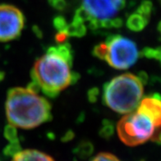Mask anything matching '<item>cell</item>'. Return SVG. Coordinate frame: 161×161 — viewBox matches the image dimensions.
Here are the masks:
<instances>
[{
	"label": "cell",
	"mask_w": 161,
	"mask_h": 161,
	"mask_svg": "<svg viewBox=\"0 0 161 161\" xmlns=\"http://www.w3.org/2000/svg\"><path fill=\"white\" fill-rule=\"evenodd\" d=\"M66 32L68 36L82 37L86 34V26L83 22L72 20V23L68 24Z\"/></svg>",
	"instance_id": "cell-11"
},
{
	"label": "cell",
	"mask_w": 161,
	"mask_h": 161,
	"mask_svg": "<svg viewBox=\"0 0 161 161\" xmlns=\"http://www.w3.org/2000/svg\"><path fill=\"white\" fill-rule=\"evenodd\" d=\"M12 161H54L53 159L45 153L37 150L21 151L13 156Z\"/></svg>",
	"instance_id": "cell-9"
},
{
	"label": "cell",
	"mask_w": 161,
	"mask_h": 161,
	"mask_svg": "<svg viewBox=\"0 0 161 161\" xmlns=\"http://www.w3.org/2000/svg\"><path fill=\"white\" fill-rule=\"evenodd\" d=\"M94 151V146L92 143L88 141H82L76 146L75 153L80 159H86L92 154Z\"/></svg>",
	"instance_id": "cell-12"
},
{
	"label": "cell",
	"mask_w": 161,
	"mask_h": 161,
	"mask_svg": "<svg viewBox=\"0 0 161 161\" xmlns=\"http://www.w3.org/2000/svg\"><path fill=\"white\" fill-rule=\"evenodd\" d=\"M153 10V3L150 0H144L142 1L140 6L138 7L136 13H140L142 16H144L145 17L150 19L151 17V13Z\"/></svg>",
	"instance_id": "cell-16"
},
{
	"label": "cell",
	"mask_w": 161,
	"mask_h": 161,
	"mask_svg": "<svg viewBox=\"0 0 161 161\" xmlns=\"http://www.w3.org/2000/svg\"><path fill=\"white\" fill-rule=\"evenodd\" d=\"M112 2L114 4L115 8L119 11L124 8L126 5V0H112Z\"/></svg>",
	"instance_id": "cell-26"
},
{
	"label": "cell",
	"mask_w": 161,
	"mask_h": 161,
	"mask_svg": "<svg viewBox=\"0 0 161 161\" xmlns=\"http://www.w3.org/2000/svg\"><path fill=\"white\" fill-rule=\"evenodd\" d=\"M5 110L9 124L24 129L38 127L52 118L49 101L27 87L9 90Z\"/></svg>",
	"instance_id": "cell-1"
},
{
	"label": "cell",
	"mask_w": 161,
	"mask_h": 161,
	"mask_svg": "<svg viewBox=\"0 0 161 161\" xmlns=\"http://www.w3.org/2000/svg\"><path fill=\"white\" fill-rule=\"evenodd\" d=\"M160 64H161V61H160Z\"/></svg>",
	"instance_id": "cell-33"
},
{
	"label": "cell",
	"mask_w": 161,
	"mask_h": 161,
	"mask_svg": "<svg viewBox=\"0 0 161 161\" xmlns=\"http://www.w3.org/2000/svg\"><path fill=\"white\" fill-rule=\"evenodd\" d=\"M68 37V36L67 34V32H58V34L55 36V39L57 42L63 43L67 40Z\"/></svg>",
	"instance_id": "cell-25"
},
{
	"label": "cell",
	"mask_w": 161,
	"mask_h": 161,
	"mask_svg": "<svg viewBox=\"0 0 161 161\" xmlns=\"http://www.w3.org/2000/svg\"><path fill=\"white\" fill-rule=\"evenodd\" d=\"M48 1H49V4H51V3H52L54 2L55 0H48Z\"/></svg>",
	"instance_id": "cell-31"
},
{
	"label": "cell",
	"mask_w": 161,
	"mask_h": 161,
	"mask_svg": "<svg viewBox=\"0 0 161 161\" xmlns=\"http://www.w3.org/2000/svg\"><path fill=\"white\" fill-rule=\"evenodd\" d=\"M143 84L137 76L124 73L115 76L103 87L104 103L119 114L133 112L143 96Z\"/></svg>",
	"instance_id": "cell-3"
},
{
	"label": "cell",
	"mask_w": 161,
	"mask_h": 161,
	"mask_svg": "<svg viewBox=\"0 0 161 161\" xmlns=\"http://www.w3.org/2000/svg\"><path fill=\"white\" fill-rule=\"evenodd\" d=\"M159 5H160V7H161V0H159Z\"/></svg>",
	"instance_id": "cell-32"
},
{
	"label": "cell",
	"mask_w": 161,
	"mask_h": 161,
	"mask_svg": "<svg viewBox=\"0 0 161 161\" xmlns=\"http://www.w3.org/2000/svg\"><path fill=\"white\" fill-rule=\"evenodd\" d=\"M142 56L147 58L149 59H155L161 61V46L151 48V47H146L142 51Z\"/></svg>",
	"instance_id": "cell-13"
},
{
	"label": "cell",
	"mask_w": 161,
	"mask_h": 161,
	"mask_svg": "<svg viewBox=\"0 0 161 161\" xmlns=\"http://www.w3.org/2000/svg\"><path fill=\"white\" fill-rule=\"evenodd\" d=\"M4 137L9 142H19L17 127L8 124L4 127Z\"/></svg>",
	"instance_id": "cell-17"
},
{
	"label": "cell",
	"mask_w": 161,
	"mask_h": 161,
	"mask_svg": "<svg viewBox=\"0 0 161 161\" xmlns=\"http://www.w3.org/2000/svg\"><path fill=\"white\" fill-rule=\"evenodd\" d=\"M136 111L148 117L153 122L155 128L161 126V100L153 96L143 98Z\"/></svg>",
	"instance_id": "cell-8"
},
{
	"label": "cell",
	"mask_w": 161,
	"mask_h": 161,
	"mask_svg": "<svg viewBox=\"0 0 161 161\" xmlns=\"http://www.w3.org/2000/svg\"><path fill=\"white\" fill-rule=\"evenodd\" d=\"M157 29H158V31L159 32V34L161 35V21H159V24H158V26H157Z\"/></svg>",
	"instance_id": "cell-29"
},
{
	"label": "cell",
	"mask_w": 161,
	"mask_h": 161,
	"mask_svg": "<svg viewBox=\"0 0 161 161\" xmlns=\"http://www.w3.org/2000/svg\"><path fill=\"white\" fill-rule=\"evenodd\" d=\"M73 136H74V134H73V132L72 131H68V132H66V134L64 136V137H63V141L64 142H68V141H70L72 140V138H73Z\"/></svg>",
	"instance_id": "cell-28"
},
{
	"label": "cell",
	"mask_w": 161,
	"mask_h": 161,
	"mask_svg": "<svg viewBox=\"0 0 161 161\" xmlns=\"http://www.w3.org/2000/svg\"><path fill=\"white\" fill-rule=\"evenodd\" d=\"M149 20L150 19L136 12L127 18V26L132 31H141L144 30L145 27L149 23Z\"/></svg>",
	"instance_id": "cell-10"
},
{
	"label": "cell",
	"mask_w": 161,
	"mask_h": 161,
	"mask_svg": "<svg viewBox=\"0 0 161 161\" xmlns=\"http://www.w3.org/2000/svg\"><path fill=\"white\" fill-rule=\"evenodd\" d=\"M53 25L54 28L58 31V32H66L68 24L64 17L57 16L53 19Z\"/></svg>",
	"instance_id": "cell-20"
},
{
	"label": "cell",
	"mask_w": 161,
	"mask_h": 161,
	"mask_svg": "<svg viewBox=\"0 0 161 161\" xmlns=\"http://www.w3.org/2000/svg\"><path fill=\"white\" fill-rule=\"evenodd\" d=\"M105 43L108 47L105 61L114 68L123 70L131 68L140 56L136 43L126 37L114 35Z\"/></svg>",
	"instance_id": "cell-5"
},
{
	"label": "cell",
	"mask_w": 161,
	"mask_h": 161,
	"mask_svg": "<svg viewBox=\"0 0 161 161\" xmlns=\"http://www.w3.org/2000/svg\"><path fill=\"white\" fill-rule=\"evenodd\" d=\"M99 94V91L96 88H92L90 90L89 93H88V98L91 102H96L97 100V96Z\"/></svg>",
	"instance_id": "cell-24"
},
{
	"label": "cell",
	"mask_w": 161,
	"mask_h": 161,
	"mask_svg": "<svg viewBox=\"0 0 161 161\" xmlns=\"http://www.w3.org/2000/svg\"><path fill=\"white\" fill-rule=\"evenodd\" d=\"M120 140L127 146H136L151 139L155 127L145 114L136 112L126 114L116 127Z\"/></svg>",
	"instance_id": "cell-4"
},
{
	"label": "cell",
	"mask_w": 161,
	"mask_h": 161,
	"mask_svg": "<svg viewBox=\"0 0 161 161\" xmlns=\"http://www.w3.org/2000/svg\"><path fill=\"white\" fill-rule=\"evenodd\" d=\"M91 161H120L114 155L110 153L102 152L94 157Z\"/></svg>",
	"instance_id": "cell-21"
},
{
	"label": "cell",
	"mask_w": 161,
	"mask_h": 161,
	"mask_svg": "<svg viewBox=\"0 0 161 161\" xmlns=\"http://www.w3.org/2000/svg\"><path fill=\"white\" fill-rule=\"evenodd\" d=\"M107 51H108L107 44L105 42L100 43V44L97 45L96 46H95L93 49V54L96 58H100V59L105 60Z\"/></svg>",
	"instance_id": "cell-19"
},
{
	"label": "cell",
	"mask_w": 161,
	"mask_h": 161,
	"mask_svg": "<svg viewBox=\"0 0 161 161\" xmlns=\"http://www.w3.org/2000/svg\"><path fill=\"white\" fill-rule=\"evenodd\" d=\"M151 140L157 144H161V126L155 128L154 134L151 137Z\"/></svg>",
	"instance_id": "cell-23"
},
{
	"label": "cell",
	"mask_w": 161,
	"mask_h": 161,
	"mask_svg": "<svg viewBox=\"0 0 161 161\" xmlns=\"http://www.w3.org/2000/svg\"><path fill=\"white\" fill-rule=\"evenodd\" d=\"M114 125L108 120L103 121V125L100 130V136L104 139H108L114 133Z\"/></svg>",
	"instance_id": "cell-14"
},
{
	"label": "cell",
	"mask_w": 161,
	"mask_h": 161,
	"mask_svg": "<svg viewBox=\"0 0 161 161\" xmlns=\"http://www.w3.org/2000/svg\"><path fill=\"white\" fill-rule=\"evenodd\" d=\"M72 64L50 47L35 63L31 73L32 81L40 86L45 96L57 97L60 91L72 84Z\"/></svg>",
	"instance_id": "cell-2"
},
{
	"label": "cell",
	"mask_w": 161,
	"mask_h": 161,
	"mask_svg": "<svg viewBox=\"0 0 161 161\" xmlns=\"http://www.w3.org/2000/svg\"><path fill=\"white\" fill-rule=\"evenodd\" d=\"M123 24V20L119 17H114L110 19H105L99 21L100 28H119Z\"/></svg>",
	"instance_id": "cell-15"
},
{
	"label": "cell",
	"mask_w": 161,
	"mask_h": 161,
	"mask_svg": "<svg viewBox=\"0 0 161 161\" xmlns=\"http://www.w3.org/2000/svg\"><path fill=\"white\" fill-rule=\"evenodd\" d=\"M137 76H138V78L140 79V80L142 82V84H146L149 80L148 75L146 74V72H141Z\"/></svg>",
	"instance_id": "cell-27"
},
{
	"label": "cell",
	"mask_w": 161,
	"mask_h": 161,
	"mask_svg": "<svg viewBox=\"0 0 161 161\" xmlns=\"http://www.w3.org/2000/svg\"><path fill=\"white\" fill-rule=\"evenodd\" d=\"M25 17L21 10L13 5H0V41L15 40L21 35Z\"/></svg>",
	"instance_id": "cell-6"
},
{
	"label": "cell",
	"mask_w": 161,
	"mask_h": 161,
	"mask_svg": "<svg viewBox=\"0 0 161 161\" xmlns=\"http://www.w3.org/2000/svg\"><path fill=\"white\" fill-rule=\"evenodd\" d=\"M50 6L58 11H63L64 9H65L66 6H67V3H66L65 0H55L52 4H50Z\"/></svg>",
	"instance_id": "cell-22"
},
{
	"label": "cell",
	"mask_w": 161,
	"mask_h": 161,
	"mask_svg": "<svg viewBox=\"0 0 161 161\" xmlns=\"http://www.w3.org/2000/svg\"><path fill=\"white\" fill-rule=\"evenodd\" d=\"M21 151L20 142H9V144L3 149V154L7 156H14Z\"/></svg>",
	"instance_id": "cell-18"
},
{
	"label": "cell",
	"mask_w": 161,
	"mask_h": 161,
	"mask_svg": "<svg viewBox=\"0 0 161 161\" xmlns=\"http://www.w3.org/2000/svg\"><path fill=\"white\" fill-rule=\"evenodd\" d=\"M153 96H155V97L158 98V99H159V100H161V95H160V94L155 93V94H154V95H153Z\"/></svg>",
	"instance_id": "cell-30"
},
{
	"label": "cell",
	"mask_w": 161,
	"mask_h": 161,
	"mask_svg": "<svg viewBox=\"0 0 161 161\" xmlns=\"http://www.w3.org/2000/svg\"><path fill=\"white\" fill-rule=\"evenodd\" d=\"M81 8L99 21L114 18L119 13L112 0H83Z\"/></svg>",
	"instance_id": "cell-7"
}]
</instances>
